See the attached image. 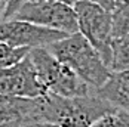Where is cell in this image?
Wrapping results in <instances>:
<instances>
[{
  "label": "cell",
  "mask_w": 129,
  "mask_h": 127,
  "mask_svg": "<svg viewBox=\"0 0 129 127\" xmlns=\"http://www.w3.org/2000/svg\"><path fill=\"white\" fill-rule=\"evenodd\" d=\"M113 109L114 106L95 92L86 96H59L46 90L37 98L36 121L55 123L62 127H90Z\"/></svg>",
  "instance_id": "6da1fadb"
},
{
  "label": "cell",
  "mask_w": 129,
  "mask_h": 127,
  "mask_svg": "<svg viewBox=\"0 0 129 127\" xmlns=\"http://www.w3.org/2000/svg\"><path fill=\"white\" fill-rule=\"evenodd\" d=\"M46 47L56 59L68 65L95 90L105 84L113 73L110 67L104 62L98 50L79 31Z\"/></svg>",
  "instance_id": "7a4b0ae2"
},
{
  "label": "cell",
  "mask_w": 129,
  "mask_h": 127,
  "mask_svg": "<svg viewBox=\"0 0 129 127\" xmlns=\"http://www.w3.org/2000/svg\"><path fill=\"white\" fill-rule=\"evenodd\" d=\"M28 58L31 59L40 83L48 92L59 96H86L95 92L77 73L56 59L48 47L31 49Z\"/></svg>",
  "instance_id": "3957f363"
},
{
  "label": "cell",
  "mask_w": 129,
  "mask_h": 127,
  "mask_svg": "<svg viewBox=\"0 0 129 127\" xmlns=\"http://www.w3.org/2000/svg\"><path fill=\"white\" fill-rule=\"evenodd\" d=\"M79 33L89 40L111 70L113 59V16L111 12L90 0H80L74 5Z\"/></svg>",
  "instance_id": "277c9868"
},
{
  "label": "cell",
  "mask_w": 129,
  "mask_h": 127,
  "mask_svg": "<svg viewBox=\"0 0 129 127\" xmlns=\"http://www.w3.org/2000/svg\"><path fill=\"white\" fill-rule=\"evenodd\" d=\"M12 18L67 34L79 31L74 8L55 0H27Z\"/></svg>",
  "instance_id": "5b68a950"
},
{
  "label": "cell",
  "mask_w": 129,
  "mask_h": 127,
  "mask_svg": "<svg viewBox=\"0 0 129 127\" xmlns=\"http://www.w3.org/2000/svg\"><path fill=\"white\" fill-rule=\"evenodd\" d=\"M70 34L21 19L0 21V41L12 47H46Z\"/></svg>",
  "instance_id": "8992f818"
},
{
  "label": "cell",
  "mask_w": 129,
  "mask_h": 127,
  "mask_svg": "<svg viewBox=\"0 0 129 127\" xmlns=\"http://www.w3.org/2000/svg\"><path fill=\"white\" fill-rule=\"evenodd\" d=\"M45 92L28 55L12 67L0 68V95L34 99Z\"/></svg>",
  "instance_id": "52a82bcc"
},
{
  "label": "cell",
  "mask_w": 129,
  "mask_h": 127,
  "mask_svg": "<svg viewBox=\"0 0 129 127\" xmlns=\"http://www.w3.org/2000/svg\"><path fill=\"white\" fill-rule=\"evenodd\" d=\"M37 98H16L0 95V127H24L36 121Z\"/></svg>",
  "instance_id": "ba28073f"
},
{
  "label": "cell",
  "mask_w": 129,
  "mask_h": 127,
  "mask_svg": "<svg viewBox=\"0 0 129 127\" xmlns=\"http://www.w3.org/2000/svg\"><path fill=\"white\" fill-rule=\"evenodd\" d=\"M95 93L111 106L129 112V71L111 73L105 84L95 90Z\"/></svg>",
  "instance_id": "9c48e42d"
},
{
  "label": "cell",
  "mask_w": 129,
  "mask_h": 127,
  "mask_svg": "<svg viewBox=\"0 0 129 127\" xmlns=\"http://www.w3.org/2000/svg\"><path fill=\"white\" fill-rule=\"evenodd\" d=\"M111 71H129V33L113 40Z\"/></svg>",
  "instance_id": "30bf717a"
},
{
  "label": "cell",
  "mask_w": 129,
  "mask_h": 127,
  "mask_svg": "<svg viewBox=\"0 0 129 127\" xmlns=\"http://www.w3.org/2000/svg\"><path fill=\"white\" fill-rule=\"evenodd\" d=\"M113 16V37L119 38L129 33V0H116L111 11Z\"/></svg>",
  "instance_id": "8fae6325"
},
{
  "label": "cell",
  "mask_w": 129,
  "mask_h": 127,
  "mask_svg": "<svg viewBox=\"0 0 129 127\" xmlns=\"http://www.w3.org/2000/svg\"><path fill=\"white\" fill-rule=\"evenodd\" d=\"M30 47H12L6 43L0 41V68L12 67L15 64L21 62L30 53Z\"/></svg>",
  "instance_id": "7c38bea8"
},
{
  "label": "cell",
  "mask_w": 129,
  "mask_h": 127,
  "mask_svg": "<svg viewBox=\"0 0 129 127\" xmlns=\"http://www.w3.org/2000/svg\"><path fill=\"white\" fill-rule=\"evenodd\" d=\"M90 127H129V112L114 108L108 114L98 118Z\"/></svg>",
  "instance_id": "4fadbf2b"
},
{
  "label": "cell",
  "mask_w": 129,
  "mask_h": 127,
  "mask_svg": "<svg viewBox=\"0 0 129 127\" xmlns=\"http://www.w3.org/2000/svg\"><path fill=\"white\" fill-rule=\"evenodd\" d=\"M27 0H8L6 2V9H5V15L3 19H11L13 15L16 13V11L22 6V3H25Z\"/></svg>",
  "instance_id": "5bb4252c"
},
{
  "label": "cell",
  "mask_w": 129,
  "mask_h": 127,
  "mask_svg": "<svg viewBox=\"0 0 129 127\" xmlns=\"http://www.w3.org/2000/svg\"><path fill=\"white\" fill-rule=\"evenodd\" d=\"M90 2L100 5L101 8L107 9V11H110V12L113 11V8H114V5H116V0H90Z\"/></svg>",
  "instance_id": "9a60e30c"
},
{
  "label": "cell",
  "mask_w": 129,
  "mask_h": 127,
  "mask_svg": "<svg viewBox=\"0 0 129 127\" xmlns=\"http://www.w3.org/2000/svg\"><path fill=\"white\" fill-rule=\"evenodd\" d=\"M24 127H62V126L55 124V123H48V121H31V123H27Z\"/></svg>",
  "instance_id": "2e32d148"
},
{
  "label": "cell",
  "mask_w": 129,
  "mask_h": 127,
  "mask_svg": "<svg viewBox=\"0 0 129 127\" xmlns=\"http://www.w3.org/2000/svg\"><path fill=\"white\" fill-rule=\"evenodd\" d=\"M5 9H6V0H0V21H3Z\"/></svg>",
  "instance_id": "e0dca14e"
},
{
  "label": "cell",
  "mask_w": 129,
  "mask_h": 127,
  "mask_svg": "<svg viewBox=\"0 0 129 127\" xmlns=\"http://www.w3.org/2000/svg\"><path fill=\"white\" fill-rule=\"evenodd\" d=\"M55 2H61V3H65V5H70V6H73L74 8V5L80 2V0H55Z\"/></svg>",
  "instance_id": "ac0fdd59"
}]
</instances>
